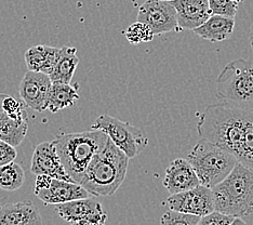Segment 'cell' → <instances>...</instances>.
I'll list each match as a JSON object with an SVG mask.
<instances>
[{
  "mask_svg": "<svg viewBox=\"0 0 253 225\" xmlns=\"http://www.w3.org/2000/svg\"><path fill=\"white\" fill-rule=\"evenodd\" d=\"M252 119V111L224 103L212 104L207 106L201 114L197 131L200 138L225 149L238 160L246 144Z\"/></svg>",
  "mask_w": 253,
  "mask_h": 225,
  "instance_id": "1",
  "label": "cell"
},
{
  "mask_svg": "<svg viewBox=\"0 0 253 225\" xmlns=\"http://www.w3.org/2000/svg\"><path fill=\"white\" fill-rule=\"evenodd\" d=\"M129 159L108 137L104 148L91 160L80 185L94 197L114 195L125 181Z\"/></svg>",
  "mask_w": 253,
  "mask_h": 225,
  "instance_id": "2",
  "label": "cell"
},
{
  "mask_svg": "<svg viewBox=\"0 0 253 225\" xmlns=\"http://www.w3.org/2000/svg\"><path fill=\"white\" fill-rule=\"evenodd\" d=\"M63 166L74 183L80 184L94 156L102 151L108 136L100 130L62 134L54 137Z\"/></svg>",
  "mask_w": 253,
  "mask_h": 225,
  "instance_id": "3",
  "label": "cell"
},
{
  "mask_svg": "<svg viewBox=\"0 0 253 225\" xmlns=\"http://www.w3.org/2000/svg\"><path fill=\"white\" fill-rule=\"evenodd\" d=\"M212 192L215 211L234 218L250 216L253 213V170L238 163Z\"/></svg>",
  "mask_w": 253,
  "mask_h": 225,
  "instance_id": "4",
  "label": "cell"
},
{
  "mask_svg": "<svg viewBox=\"0 0 253 225\" xmlns=\"http://www.w3.org/2000/svg\"><path fill=\"white\" fill-rule=\"evenodd\" d=\"M216 96L222 103L253 112V64L237 59L223 68L216 80Z\"/></svg>",
  "mask_w": 253,
  "mask_h": 225,
  "instance_id": "5",
  "label": "cell"
},
{
  "mask_svg": "<svg viewBox=\"0 0 253 225\" xmlns=\"http://www.w3.org/2000/svg\"><path fill=\"white\" fill-rule=\"evenodd\" d=\"M201 185L213 188L226 179L238 164L237 158L215 144L200 138L187 156Z\"/></svg>",
  "mask_w": 253,
  "mask_h": 225,
  "instance_id": "6",
  "label": "cell"
},
{
  "mask_svg": "<svg viewBox=\"0 0 253 225\" xmlns=\"http://www.w3.org/2000/svg\"><path fill=\"white\" fill-rule=\"evenodd\" d=\"M91 130H100L111 138L112 142L129 158L139 156L148 145V138L142 130L128 121L103 114L91 126Z\"/></svg>",
  "mask_w": 253,
  "mask_h": 225,
  "instance_id": "7",
  "label": "cell"
},
{
  "mask_svg": "<svg viewBox=\"0 0 253 225\" xmlns=\"http://www.w3.org/2000/svg\"><path fill=\"white\" fill-rule=\"evenodd\" d=\"M34 194L45 205H62L90 197L80 184L59 180L49 176H37Z\"/></svg>",
  "mask_w": 253,
  "mask_h": 225,
  "instance_id": "8",
  "label": "cell"
},
{
  "mask_svg": "<svg viewBox=\"0 0 253 225\" xmlns=\"http://www.w3.org/2000/svg\"><path fill=\"white\" fill-rule=\"evenodd\" d=\"M55 212L70 225H106L107 213L94 198H84L56 205Z\"/></svg>",
  "mask_w": 253,
  "mask_h": 225,
  "instance_id": "9",
  "label": "cell"
},
{
  "mask_svg": "<svg viewBox=\"0 0 253 225\" xmlns=\"http://www.w3.org/2000/svg\"><path fill=\"white\" fill-rule=\"evenodd\" d=\"M136 21L147 25L155 36L179 27L175 8L171 1L164 0H146L139 9Z\"/></svg>",
  "mask_w": 253,
  "mask_h": 225,
  "instance_id": "10",
  "label": "cell"
},
{
  "mask_svg": "<svg viewBox=\"0 0 253 225\" xmlns=\"http://www.w3.org/2000/svg\"><path fill=\"white\" fill-rule=\"evenodd\" d=\"M167 203L170 210L198 217H205L215 211L213 192L201 184L193 189L170 195Z\"/></svg>",
  "mask_w": 253,
  "mask_h": 225,
  "instance_id": "11",
  "label": "cell"
},
{
  "mask_svg": "<svg viewBox=\"0 0 253 225\" xmlns=\"http://www.w3.org/2000/svg\"><path fill=\"white\" fill-rule=\"evenodd\" d=\"M52 82L49 75L28 71L20 84V96L26 106L38 113L47 109L48 97Z\"/></svg>",
  "mask_w": 253,
  "mask_h": 225,
  "instance_id": "12",
  "label": "cell"
},
{
  "mask_svg": "<svg viewBox=\"0 0 253 225\" xmlns=\"http://www.w3.org/2000/svg\"><path fill=\"white\" fill-rule=\"evenodd\" d=\"M31 172L36 176L44 175L59 180L73 182L63 166L54 141L38 144L33 153Z\"/></svg>",
  "mask_w": 253,
  "mask_h": 225,
  "instance_id": "13",
  "label": "cell"
},
{
  "mask_svg": "<svg viewBox=\"0 0 253 225\" xmlns=\"http://www.w3.org/2000/svg\"><path fill=\"white\" fill-rule=\"evenodd\" d=\"M164 186L171 194H179L200 185L199 178L187 159L177 158L171 161L166 170Z\"/></svg>",
  "mask_w": 253,
  "mask_h": 225,
  "instance_id": "14",
  "label": "cell"
},
{
  "mask_svg": "<svg viewBox=\"0 0 253 225\" xmlns=\"http://www.w3.org/2000/svg\"><path fill=\"white\" fill-rule=\"evenodd\" d=\"M171 3L181 30H196L212 15L208 0H173Z\"/></svg>",
  "mask_w": 253,
  "mask_h": 225,
  "instance_id": "15",
  "label": "cell"
},
{
  "mask_svg": "<svg viewBox=\"0 0 253 225\" xmlns=\"http://www.w3.org/2000/svg\"><path fill=\"white\" fill-rule=\"evenodd\" d=\"M0 225H42L37 208L31 201L0 205Z\"/></svg>",
  "mask_w": 253,
  "mask_h": 225,
  "instance_id": "16",
  "label": "cell"
},
{
  "mask_svg": "<svg viewBox=\"0 0 253 225\" xmlns=\"http://www.w3.org/2000/svg\"><path fill=\"white\" fill-rule=\"evenodd\" d=\"M62 48L51 47L45 45H37L25 52L27 68L32 72H40L50 75L59 61Z\"/></svg>",
  "mask_w": 253,
  "mask_h": 225,
  "instance_id": "17",
  "label": "cell"
},
{
  "mask_svg": "<svg viewBox=\"0 0 253 225\" xmlns=\"http://www.w3.org/2000/svg\"><path fill=\"white\" fill-rule=\"evenodd\" d=\"M235 27V19L222 15H211L203 25L194 33L211 43H221L232 37Z\"/></svg>",
  "mask_w": 253,
  "mask_h": 225,
  "instance_id": "18",
  "label": "cell"
},
{
  "mask_svg": "<svg viewBox=\"0 0 253 225\" xmlns=\"http://www.w3.org/2000/svg\"><path fill=\"white\" fill-rule=\"evenodd\" d=\"M79 64V57L77 55V49L75 47H63L59 61L49 75L52 83L71 84Z\"/></svg>",
  "mask_w": 253,
  "mask_h": 225,
  "instance_id": "19",
  "label": "cell"
},
{
  "mask_svg": "<svg viewBox=\"0 0 253 225\" xmlns=\"http://www.w3.org/2000/svg\"><path fill=\"white\" fill-rule=\"evenodd\" d=\"M78 99V91L71 84L52 83L48 97L47 109L55 114L62 109L74 106Z\"/></svg>",
  "mask_w": 253,
  "mask_h": 225,
  "instance_id": "20",
  "label": "cell"
},
{
  "mask_svg": "<svg viewBox=\"0 0 253 225\" xmlns=\"http://www.w3.org/2000/svg\"><path fill=\"white\" fill-rule=\"evenodd\" d=\"M28 130V120L19 121L0 113V140L18 147L24 140Z\"/></svg>",
  "mask_w": 253,
  "mask_h": 225,
  "instance_id": "21",
  "label": "cell"
},
{
  "mask_svg": "<svg viewBox=\"0 0 253 225\" xmlns=\"http://www.w3.org/2000/svg\"><path fill=\"white\" fill-rule=\"evenodd\" d=\"M25 181V172L21 165L10 163L0 167V188L14 192L22 187Z\"/></svg>",
  "mask_w": 253,
  "mask_h": 225,
  "instance_id": "22",
  "label": "cell"
},
{
  "mask_svg": "<svg viewBox=\"0 0 253 225\" xmlns=\"http://www.w3.org/2000/svg\"><path fill=\"white\" fill-rule=\"evenodd\" d=\"M26 104L9 94H0V113L19 121L28 120L25 109Z\"/></svg>",
  "mask_w": 253,
  "mask_h": 225,
  "instance_id": "23",
  "label": "cell"
},
{
  "mask_svg": "<svg viewBox=\"0 0 253 225\" xmlns=\"http://www.w3.org/2000/svg\"><path fill=\"white\" fill-rule=\"evenodd\" d=\"M125 36L131 45H136L152 42L155 35L147 25L136 21L126 28L125 32Z\"/></svg>",
  "mask_w": 253,
  "mask_h": 225,
  "instance_id": "24",
  "label": "cell"
},
{
  "mask_svg": "<svg viewBox=\"0 0 253 225\" xmlns=\"http://www.w3.org/2000/svg\"><path fill=\"white\" fill-rule=\"evenodd\" d=\"M200 218L198 216L169 210L166 211L160 219V225H198Z\"/></svg>",
  "mask_w": 253,
  "mask_h": 225,
  "instance_id": "25",
  "label": "cell"
},
{
  "mask_svg": "<svg viewBox=\"0 0 253 225\" xmlns=\"http://www.w3.org/2000/svg\"><path fill=\"white\" fill-rule=\"evenodd\" d=\"M212 15H222L235 19L238 11V2L235 0H208Z\"/></svg>",
  "mask_w": 253,
  "mask_h": 225,
  "instance_id": "26",
  "label": "cell"
},
{
  "mask_svg": "<svg viewBox=\"0 0 253 225\" xmlns=\"http://www.w3.org/2000/svg\"><path fill=\"white\" fill-rule=\"evenodd\" d=\"M236 218L224 215L218 211L211 212L210 215L200 218L198 225H231Z\"/></svg>",
  "mask_w": 253,
  "mask_h": 225,
  "instance_id": "27",
  "label": "cell"
},
{
  "mask_svg": "<svg viewBox=\"0 0 253 225\" xmlns=\"http://www.w3.org/2000/svg\"><path fill=\"white\" fill-rule=\"evenodd\" d=\"M16 156H18V152L14 146L0 140V167L13 163Z\"/></svg>",
  "mask_w": 253,
  "mask_h": 225,
  "instance_id": "28",
  "label": "cell"
},
{
  "mask_svg": "<svg viewBox=\"0 0 253 225\" xmlns=\"http://www.w3.org/2000/svg\"><path fill=\"white\" fill-rule=\"evenodd\" d=\"M231 225H247V223L241 218H236Z\"/></svg>",
  "mask_w": 253,
  "mask_h": 225,
  "instance_id": "29",
  "label": "cell"
},
{
  "mask_svg": "<svg viewBox=\"0 0 253 225\" xmlns=\"http://www.w3.org/2000/svg\"><path fill=\"white\" fill-rule=\"evenodd\" d=\"M250 44H251V48L253 51V24H252V28H251V33H250Z\"/></svg>",
  "mask_w": 253,
  "mask_h": 225,
  "instance_id": "30",
  "label": "cell"
},
{
  "mask_svg": "<svg viewBox=\"0 0 253 225\" xmlns=\"http://www.w3.org/2000/svg\"><path fill=\"white\" fill-rule=\"evenodd\" d=\"M164 1H173V0H164Z\"/></svg>",
  "mask_w": 253,
  "mask_h": 225,
  "instance_id": "31",
  "label": "cell"
},
{
  "mask_svg": "<svg viewBox=\"0 0 253 225\" xmlns=\"http://www.w3.org/2000/svg\"><path fill=\"white\" fill-rule=\"evenodd\" d=\"M235 1H237V2H240V1H241V0H235Z\"/></svg>",
  "mask_w": 253,
  "mask_h": 225,
  "instance_id": "32",
  "label": "cell"
}]
</instances>
